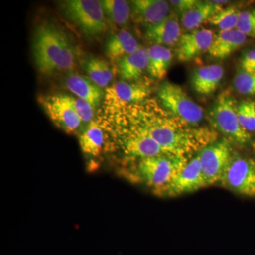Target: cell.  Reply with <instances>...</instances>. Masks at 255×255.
<instances>
[{
    "label": "cell",
    "mask_w": 255,
    "mask_h": 255,
    "mask_svg": "<svg viewBox=\"0 0 255 255\" xmlns=\"http://www.w3.org/2000/svg\"><path fill=\"white\" fill-rule=\"evenodd\" d=\"M172 61V53L165 46L153 45L148 48L147 72L152 78L162 80L168 73Z\"/></svg>",
    "instance_id": "22"
},
{
    "label": "cell",
    "mask_w": 255,
    "mask_h": 255,
    "mask_svg": "<svg viewBox=\"0 0 255 255\" xmlns=\"http://www.w3.org/2000/svg\"><path fill=\"white\" fill-rule=\"evenodd\" d=\"M250 73H255V65L254 67H253V69H252Z\"/></svg>",
    "instance_id": "32"
},
{
    "label": "cell",
    "mask_w": 255,
    "mask_h": 255,
    "mask_svg": "<svg viewBox=\"0 0 255 255\" xmlns=\"http://www.w3.org/2000/svg\"><path fill=\"white\" fill-rule=\"evenodd\" d=\"M238 105L229 92H224L218 97L210 117L214 127L222 133L226 140L241 147L252 145L253 138L240 124Z\"/></svg>",
    "instance_id": "3"
},
{
    "label": "cell",
    "mask_w": 255,
    "mask_h": 255,
    "mask_svg": "<svg viewBox=\"0 0 255 255\" xmlns=\"http://www.w3.org/2000/svg\"><path fill=\"white\" fill-rule=\"evenodd\" d=\"M196 2V0H172L169 1V4L173 6L176 11L182 15L192 8Z\"/></svg>",
    "instance_id": "31"
},
{
    "label": "cell",
    "mask_w": 255,
    "mask_h": 255,
    "mask_svg": "<svg viewBox=\"0 0 255 255\" xmlns=\"http://www.w3.org/2000/svg\"><path fill=\"white\" fill-rule=\"evenodd\" d=\"M187 161L185 156L174 154L140 159L136 174L139 179L156 191L170 182Z\"/></svg>",
    "instance_id": "4"
},
{
    "label": "cell",
    "mask_w": 255,
    "mask_h": 255,
    "mask_svg": "<svg viewBox=\"0 0 255 255\" xmlns=\"http://www.w3.org/2000/svg\"><path fill=\"white\" fill-rule=\"evenodd\" d=\"M238 117L240 124L248 132H255V102H241L238 105Z\"/></svg>",
    "instance_id": "28"
},
{
    "label": "cell",
    "mask_w": 255,
    "mask_h": 255,
    "mask_svg": "<svg viewBox=\"0 0 255 255\" xmlns=\"http://www.w3.org/2000/svg\"><path fill=\"white\" fill-rule=\"evenodd\" d=\"M206 187L200 157L198 154L187 161L184 167L174 176L170 182L155 192L161 196L176 197L190 194Z\"/></svg>",
    "instance_id": "10"
},
{
    "label": "cell",
    "mask_w": 255,
    "mask_h": 255,
    "mask_svg": "<svg viewBox=\"0 0 255 255\" xmlns=\"http://www.w3.org/2000/svg\"><path fill=\"white\" fill-rule=\"evenodd\" d=\"M65 85L72 93L78 98L86 100L96 109L105 97L101 87L97 86L90 79L78 73H70L65 78Z\"/></svg>",
    "instance_id": "16"
},
{
    "label": "cell",
    "mask_w": 255,
    "mask_h": 255,
    "mask_svg": "<svg viewBox=\"0 0 255 255\" xmlns=\"http://www.w3.org/2000/svg\"><path fill=\"white\" fill-rule=\"evenodd\" d=\"M136 38L130 32L122 30L111 35L106 42L107 56L113 60H120L127 55L135 53L140 48Z\"/></svg>",
    "instance_id": "20"
},
{
    "label": "cell",
    "mask_w": 255,
    "mask_h": 255,
    "mask_svg": "<svg viewBox=\"0 0 255 255\" xmlns=\"http://www.w3.org/2000/svg\"><path fill=\"white\" fill-rule=\"evenodd\" d=\"M220 183L238 195L255 198V157L234 152Z\"/></svg>",
    "instance_id": "7"
},
{
    "label": "cell",
    "mask_w": 255,
    "mask_h": 255,
    "mask_svg": "<svg viewBox=\"0 0 255 255\" xmlns=\"http://www.w3.org/2000/svg\"><path fill=\"white\" fill-rule=\"evenodd\" d=\"M85 70L89 79L102 89L108 87L113 80V72L109 64L100 58H90L85 63Z\"/></svg>",
    "instance_id": "24"
},
{
    "label": "cell",
    "mask_w": 255,
    "mask_h": 255,
    "mask_svg": "<svg viewBox=\"0 0 255 255\" xmlns=\"http://www.w3.org/2000/svg\"><path fill=\"white\" fill-rule=\"evenodd\" d=\"M235 90L245 96H255V73L241 70L233 80Z\"/></svg>",
    "instance_id": "27"
},
{
    "label": "cell",
    "mask_w": 255,
    "mask_h": 255,
    "mask_svg": "<svg viewBox=\"0 0 255 255\" xmlns=\"http://www.w3.org/2000/svg\"><path fill=\"white\" fill-rule=\"evenodd\" d=\"M67 18L88 37L100 36L106 31L105 15L101 1L68 0L64 3Z\"/></svg>",
    "instance_id": "5"
},
{
    "label": "cell",
    "mask_w": 255,
    "mask_h": 255,
    "mask_svg": "<svg viewBox=\"0 0 255 255\" xmlns=\"http://www.w3.org/2000/svg\"><path fill=\"white\" fill-rule=\"evenodd\" d=\"M240 12L235 6H228L216 13L209 22L217 26L221 31H232L237 28Z\"/></svg>",
    "instance_id": "26"
},
{
    "label": "cell",
    "mask_w": 255,
    "mask_h": 255,
    "mask_svg": "<svg viewBox=\"0 0 255 255\" xmlns=\"http://www.w3.org/2000/svg\"><path fill=\"white\" fill-rule=\"evenodd\" d=\"M131 4L135 19L147 27L162 22L169 16L170 4L164 0H135Z\"/></svg>",
    "instance_id": "14"
},
{
    "label": "cell",
    "mask_w": 255,
    "mask_h": 255,
    "mask_svg": "<svg viewBox=\"0 0 255 255\" xmlns=\"http://www.w3.org/2000/svg\"><path fill=\"white\" fill-rule=\"evenodd\" d=\"M150 92V88L144 84L118 82L106 89L104 103L110 112H117L142 102Z\"/></svg>",
    "instance_id": "11"
},
{
    "label": "cell",
    "mask_w": 255,
    "mask_h": 255,
    "mask_svg": "<svg viewBox=\"0 0 255 255\" xmlns=\"http://www.w3.org/2000/svg\"><path fill=\"white\" fill-rule=\"evenodd\" d=\"M247 37L255 38V9L240 12L237 28Z\"/></svg>",
    "instance_id": "29"
},
{
    "label": "cell",
    "mask_w": 255,
    "mask_h": 255,
    "mask_svg": "<svg viewBox=\"0 0 255 255\" xmlns=\"http://www.w3.org/2000/svg\"><path fill=\"white\" fill-rule=\"evenodd\" d=\"M157 95L164 108L184 124L197 125L204 119L202 107L193 101L177 84L163 82L158 87Z\"/></svg>",
    "instance_id": "6"
},
{
    "label": "cell",
    "mask_w": 255,
    "mask_h": 255,
    "mask_svg": "<svg viewBox=\"0 0 255 255\" xmlns=\"http://www.w3.org/2000/svg\"><path fill=\"white\" fill-rule=\"evenodd\" d=\"M222 9L221 5L213 1H197L192 8L182 15L183 26L188 31H194Z\"/></svg>",
    "instance_id": "21"
},
{
    "label": "cell",
    "mask_w": 255,
    "mask_h": 255,
    "mask_svg": "<svg viewBox=\"0 0 255 255\" xmlns=\"http://www.w3.org/2000/svg\"><path fill=\"white\" fill-rule=\"evenodd\" d=\"M39 101L52 122L64 132L72 133L78 130L82 121L75 110L73 97L57 94L42 97Z\"/></svg>",
    "instance_id": "9"
},
{
    "label": "cell",
    "mask_w": 255,
    "mask_h": 255,
    "mask_svg": "<svg viewBox=\"0 0 255 255\" xmlns=\"http://www.w3.org/2000/svg\"><path fill=\"white\" fill-rule=\"evenodd\" d=\"M214 36L211 30L205 28L182 35L176 51L177 59L181 62L190 61L209 51Z\"/></svg>",
    "instance_id": "12"
},
{
    "label": "cell",
    "mask_w": 255,
    "mask_h": 255,
    "mask_svg": "<svg viewBox=\"0 0 255 255\" xmlns=\"http://www.w3.org/2000/svg\"><path fill=\"white\" fill-rule=\"evenodd\" d=\"M148 67V48L140 46L135 53L119 61L118 71L121 78L128 81L138 80Z\"/></svg>",
    "instance_id": "19"
},
{
    "label": "cell",
    "mask_w": 255,
    "mask_h": 255,
    "mask_svg": "<svg viewBox=\"0 0 255 255\" xmlns=\"http://www.w3.org/2000/svg\"><path fill=\"white\" fill-rule=\"evenodd\" d=\"M32 52L37 68L44 75L75 68L76 58L71 43L61 30L50 23H42L36 28Z\"/></svg>",
    "instance_id": "1"
},
{
    "label": "cell",
    "mask_w": 255,
    "mask_h": 255,
    "mask_svg": "<svg viewBox=\"0 0 255 255\" xmlns=\"http://www.w3.org/2000/svg\"><path fill=\"white\" fill-rule=\"evenodd\" d=\"M182 34L177 18L169 16L162 22L146 28L145 37L158 46H172L179 42Z\"/></svg>",
    "instance_id": "17"
},
{
    "label": "cell",
    "mask_w": 255,
    "mask_h": 255,
    "mask_svg": "<svg viewBox=\"0 0 255 255\" xmlns=\"http://www.w3.org/2000/svg\"><path fill=\"white\" fill-rule=\"evenodd\" d=\"M248 37L238 31H220L214 36L209 50L210 55L218 59H225L246 43Z\"/></svg>",
    "instance_id": "18"
},
{
    "label": "cell",
    "mask_w": 255,
    "mask_h": 255,
    "mask_svg": "<svg viewBox=\"0 0 255 255\" xmlns=\"http://www.w3.org/2000/svg\"><path fill=\"white\" fill-rule=\"evenodd\" d=\"M73 102L75 110L82 122L88 125L94 120L95 109L86 100L78 97H73Z\"/></svg>",
    "instance_id": "30"
},
{
    "label": "cell",
    "mask_w": 255,
    "mask_h": 255,
    "mask_svg": "<svg viewBox=\"0 0 255 255\" xmlns=\"http://www.w3.org/2000/svg\"><path fill=\"white\" fill-rule=\"evenodd\" d=\"M123 148L127 155L140 159L170 154L152 137L133 129L125 137Z\"/></svg>",
    "instance_id": "13"
},
{
    "label": "cell",
    "mask_w": 255,
    "mask_h": 255,
    "mask_svg": "<svg viewBox=\"0 0 255 255\" xmlns=\"http://www.w3.org/2000/svg\"><path fill=\"white\" fill-rule=\"evenodd\" d=\"M105 16L117 26H124L130 16V6L124 0H103L101 1Z\"/></svg>",
    "instance_id": "25"
},
{
    "label": "cell",
    "mask_w": 255,
    "mask_h": 255,
    "mask_svg": "<svg viewBox=\"0 0 255 255\" xmlns=\"http://www.w3.org/2000/svg\"><path fill=\"white\" fill-rule=\"evenodd\" d=\"M105 133L96 121L90 122L79 137V143L83 153L97 157L105 144Z\"/></svg>",
    "instance_id": "23"
},
{
    "label": "cell",
    "mask_w": 255,
    "mask_h": 255,
    "mask_svg": "<svg viewBox=\"0 0 255 255\" xmlns=\"http://www.w3.org/2000/svg\"><path fill=\"white\" fill-rule=\"evenodd\" d=\"M223 76L224 69L221 65H205L194 70L191 75L190 83L196 93L209 96L217 90Z\"/></svg>",
    "instance_id": "15"
},
{
    "label": "cell",
    "mask_w": 255,
    "mask_h": 255,
    "mask_svg": "<svg viewBox=\"0 0 255 255\" xmlns=\"http://www.w3.org/2000/svg\"><path fill=\"white\" fill-rule=\"evenodd\" d=\"M179 122L164 116L142 114L132 128L152 137L169 153L185 156L197 145V140L194 132L182 128Z\"/></svg>",
    "instance_id": "2"
},
{
    "label": "cell",
    "mask_w": 255,
    "mask_h": 255,
    "mask_svg": "<svg viewBox=\"0 0 255 255\" xmlns=\"http://www.w3.org/2000/svg\"><path fill=\"white\" fill-rule=\"evenodd\" d=\"M232 144L226 138L205 146L199 152L206 187L220 182L233 153Z\"/></svg>",
    "instance_id": "8"
}]
</instances>
